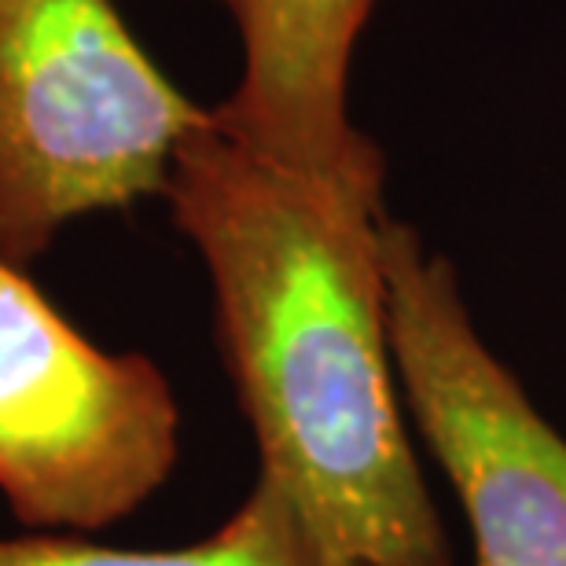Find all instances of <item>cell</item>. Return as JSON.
<instances>
[{"mask_svg":"<svg viewBox=\"0 0 566 566\" xmlns=\"http://www.w3.org/2000/svg\"><path fill=\"white\" fill-rule=\"evenodd\" d=\"M262 479L357 566H452L401 412L382 177H316L199 126L166 180Z\"/></svg>","mask_w":566,"mask_h":566,"instance_id":"6da1fadb","label":"cell"},{"mask_svg":"<svg viewBox=\"0 0 566 566\" xmlns=\"http://www.w3.org/2000/svg\"><path fill=\"white\" fill-rule=\"evenodd\" d=\"M210 111L158 71L111 0H0V258L163 196Z\"/></svg>","mask_w":566,"mask_h":566,"instance_id":"7a4b0ae2","label":"cell"},{"mask_svg":"<svg viewBox=\"0 0 566 566\" xmlns=\"http://www.w3.org/2000/svg\"><path fill=\"white\" fill-rule=\"evenodd\" d=\"M382 269L401 398L449 474L474 566H566V438L485 346L452 265L390 213Z\"/></svg>","mask_w":566,"mask_h":566,"instance_id":"3957f363","label":"cell"},{"mask_svg":"<svg viewBox=\"0 0 566 566\" xmlns=\"http://www.w3.org/2000/svg\"><path fill=\"white\" fill-rule=\"evenodd\" d=\"M180 409L163 368L77 332L0 258V496L38 530H104L169 479Z\"/></svg>","mask_w":566,"mask_h":566,"instance_id":"277c9868","label":"cell"},{"mask_svg":"<svg viewBox=\"0 0 566 566\" xmlns=\"http://www.w3.org/2000/svg\"><path fill=\"white\" fill-rule=\"evenodd\" d=\"M379 0H229L243 41L235 93L213 126L316 177H387L382 151L346 111L349 60Z\"/></svg>","mask_w":566,"mask_h":566,"instance_id":"5b68a950","label":"cell"},{"mask_svg":"<svg viewBox=\"0 0 566 566\" xmlns=\"http://www.w3.org/2000/svg\"><path fill=\"white\" fill-rule=\"evenodd\" d=\"M0 566H357L316 534L298 504L258 474L247 501L196 545L111 548L74 534L0 537Z\"/></svg>","mask_w":566,"mask_h":566,"instance_id":"8992f818","label":"cell"},{"mask_svg":"<svg viewBox=\"0 0 566 566\" xmlns=\"http://www.w3.org/2000/svg\"><path fill=\"white\" fill-rule=\"evenodd\" d=\"M224 4H229V0H224Z\"/></svg>","mask_w":566,"mask_h":566,"instance_id":"52a82bcc","label":"cell"}]
</instances>
